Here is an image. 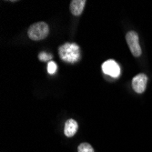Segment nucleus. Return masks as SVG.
<instances>
[{
  "label": "nucleus",
  "mask_w": 152,
  "mask_h": 152,
  "mask_svg": "<svg viewBox=\"0 0 152 152\" xmlns=\"http://www.w3.org/2000/svg\"><path fill=\"white\" fill-rule=\"evenodd\" d=\"M78 129V124L76 120L70 118L66 120L65 124V129H64V133L66 137H73Z\"/></svg>",
  "instance_id": "nucleus-6"
},
{
  "label": "nucleus",
  "mask_w": 152,
  "mask_h": 152,
  "mask_svg": "<svg viewBox=\"0 0 152 152\" xmlns=\"http://www.w3.org/2000/svg\"><path fill=\"white\" fill-rule=\"evenodd\" d=\"M86 0H73L70 3V11L74 16H79L84 10Z\"/></svg>",
  "instance_id": "nucleus-7"
},
{
  "label": "nucleus",
  "mask_w": 152,
  "mask_h": 152,
  "mask_svg": "<svg viewBox=\"0 0 152 152\" xmlns=\"http://www.w3.org/2000/svg\"><path fill=\"white\" fill-rule=\"evenodd\" d=\"M38 58H39L40 61L45 62V61H49V60H51V59L53 58V56H52L51 54H48V53H46V52H41V53H39V55H38Z\"/></svg>",
  "instance_id": "nucleus-10"
},
{
  "label": "nucleus",
  "mask_w": 152,
  "mask_h": 152,
  "mask_svg": "<svg viewBox=\"0 0 152 152\" xmlns=\"http://www.w3.org/2000/svg\"><path fill=\"white\" fill-rule=\"evenodd\" d=\"M60 58L67 63H76L80 58V48L76 43H66L59 47Z\"/></svg>",
  "instance_id": "nucleus-1"
},
{
  "label": "nucleus",
  "mask_w": 152,
  "mask_h": 152,
  "mask_svg": "<svg viewBox=\"0 0 152 152\" xmlns=\"http://www.w3.org/2000/svg\"><path fill=\"white\" fill-rule=\"evenodd\" d=\"M102 71L106 75L111 76L112 77H118L120 75V67L115 60L109 59L103 63Z\"/></svg>",
  "instance_id": "nucleus-4"
},
{
  "label": "nucleus",
  "mask_w": 152,
  "mask_h": 152,
  "mask_svg": "<svg viewBox=\"0 0 152 152\" xmlns=\"http://www.w3.org/2000/svg\"><path fill=\"white\" fill-rule=\"evenodd\" d=\"M57 69H58V65L54 61H49L48 63V74H50V75L55 74L57 71Z\"/></svg>",
  "instance_id": "nucleus-9"
},
{
  "label": "nucleus",
  "mask_w": 152,
  "mask_h": 152,
  "mask_svg": "<svg viewBox=\"0 0 152 152\" xmlns=\"http://www.w3.org/2000/svg\"><path fill=\"white\" fill-rule=\"evenodd\" d=\"M126 40L128 46L133 54V56L137 58L141 55V48L139 42V36L135 31H129L126 35Z\"/></svg>",
  "instance_id": "nucleus-3"
},
{
  "label": "nucleus",
  "mask_w": 152,
  "mask_h": 152,
  "mask_svg": "<svg viewBox=\"0 0 152 152\" xmlns=\"http://www.w3.org/2000/svg\"><path fill=\"white\" fill-rule=\"evenodd\" d=\"M78 152H94L93 148L88 143H82L77 148Z\"/></svg>",
  "instance_id": "nucleus-8"
},
{
  "label": "nucleus",
  "mask_w": 152,
  "mask_h": 152,
  "mask_svg": "<svg viewBox=\"0 0 152 152\" xmlns=\"http://www.w3.org/2000/svg\"><path fill=\"white\" fill-rule=\"evenodd\" d=\"M49 33L48 25L45 22H37L29 26L27 30V35L32 40H42L45 39Z\"/></svg>",
  "instance_id": "nucleus-2"
},
{
  "label": "nucleus",
  "mask_w": 152,
  "mask_h": 152,
  "mask_svg": "<svg viewBox=\"0 0 152 152\" xmlns=\"http://www.w3.org/2000/svg\"><path fill=\"white\" fill-rule=\"evenodd\" d=\"M148 77L145 74H139L132 79V88L135 92L141 94L146 90Z\"/></svg>",
  "instance_id": "nucleus-5"
}]
</instances>
